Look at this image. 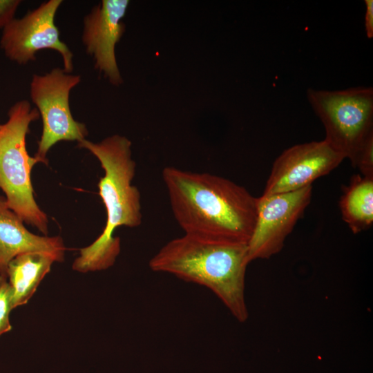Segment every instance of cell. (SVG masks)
Wrapping results in <instances>:
<instances>
[{"label":"cell","mask_w":373,"mask_h":373,"mask_svg":"<svg viewBox=\"0 0 373 373\" xmlns=\"http://www.w3.org/2000/svg\"><path fill=\"white\" fill-rule=\"evenodd\" d=\"M173 215L185 234L224 243L247 244L258 198L245 187L209 173L163 169Z\"/></svg>","instance_id":"6da1fadb"},{"label":"cell","mask_w":373,"mask_h":373,"mask_svg":"<svg viewBox=\"0 0 373 373\" xmlns=\"http://www.w3.org/2000/svg\"><path fill=\"white\" fill-rule=\"evenodd\" d=\"M247 244L224 243L184 234L166 243L149 260L151 270L209 289L239 322L249 316L245 274Z\"/></svg>","instance_id":"7a4b0ae2"},{"label":"cell","mask_w":373,"mask_h":373,"mask_svg":"<svg viewBox=\"0 0 373 373\" xmlns=\"http://www.w3.org/2000/svg\"><path fill=\"white\" fill-rule=\"evenodd\" d=\"M77 146L93 154L104 172L98 188L106 211V225L90 245L80 250L73 263L74 269L86 272L113 265L120 251L119 238L114 236L115 229L140 226L142 213L140 193L132 184L136 164L132 157L131 142L124 136L113 135L97 143L85 139Z\"/></svg>","instance_id":"3957f363"},{"label":"cell","mask_w":373,"mask_h":373,"mask_svg":"<svg viewBox=\"0 0 373 373\" xmlns=\"http://www.w3.org/2000/svg\"><path fill=\"white\" fill-rule=\"evenodd\" d=\"M39 118L36 108L26 99L8 110V120L0 128V189L8 207L26 223L46 235L47 215L37 204L31 180V171L37 164L26 149L30 124Z\"/></svg>","instance_id":"277c9868"},{"label":"cell","mask_w":373,"mask_h":373,"mask_svg":"<svg viewBox=\"0 0 373 373\" xmlns=\"http://www.w3.org/2000/svg\"><path fill=\"white\" fill-rule=\"evenodd\" d=\"M307 97L324 126V140L354 166L365 142L373 135L372 87L309 88Z\"/></svg>","instance_id":"5b68a950"},{"label":"cell","mask_w":373,"mask_h":373,"mask_svg":"<svg viewBox=\"0 0 373 373\" xmlns=\"http://www.w3.org/2000/svg\"><path fill=\"white\" fill-rule=\"evenodd\" d=\"M81 82V76L55 68L44 75L35 74L30 84L32 102L41 117L42 133L34 157L48 164L47 154L61 141L81 142L88 135L86 126L73 117L69 103L71 90Z\"/></svg>","instance_id":"8992f818"},{"label":"cell","mask_w":373,"mask_h":373,"mask_svg":"<svg viewBox=\"0 0 373 373\" xmlns=\"http://www.w3.org/2000/svg\"><path fill=\"white\" fill-rule=\"evenodd\" d=\"M61 0H49L28 11L23 17L14 19L2 31L0 46L5 55L19 64L36 59L41 50L58 52L62 58L63 69L69 73L73 70V54L59 38L55 17Z\"/></svg>","instance_id":"52a82bcc"},{"label":"cell","mask_w":373,"mask_h":373,"mask_svg":"<svg viewBox=\"0 0 373 373\" xmlns=\"http://www.w3.org/2000/svg\"><path fill=\"white\" fill-rule=\"evenodd\" d=\"M312 186L258 198L257 217L247 243L250 262L268 259L283 248L287 237L310 204Z\"/></svg>","instance_id":"ba28073f"},{"label":"cell","mask_w":373,"mask_h":373,"mask_svg":"<svg viewBox=\"0 0 373 373\" xmlns=\"http://www.w3.org/2000/svg\"><path fill=\"white\" fill-rule=\"evenodd\" d=\"M345 160L325 140L296 144L274 162L262 195L297 191L311 186Z\"/></svg>","instance_id":"9c48e42d"},{"label":"cell","mask_w":373,"mask_h":373,"mask_svg":"<svg viewBox=\"0 0 373 373\" xmlns=\"http://www.w3.org/2000/svg\"><path fill=\"white\" fill-rule=\"evenodd\" d=\"M129 1L102 0L84 18L82 42L87 54L93 57L95 68L113 85L122 78L115 57V46L125 31L122 22Z\"/></svg>","instance_id":"30bf717a"},{"label":"cell","mask_w":373,"mask_h":373,"mask_svg":"<svg viewBox=\"0 0 373 373\" xmlns=\"http://www.w3.org/2000/svg\"><path fill=\"white\" fill-rule=\"evenodd\" d=\"M65 250L61 237L40 236L29 231L0 196V276H6L8 263L19 254L46 251L64 257Z\"/></svg>","instance_id":"8fae6325"},{"label":"cell","mask_w":373,"mask_h":373,"mask_svg":"<svg viewBox=\"0 0 373 373\" xmlns=\"http://www.w3.org/2000/svg\"><path fill=\"white\" fill-rule=\"evenodd\" d=\"M63 256L46 251H30L19 254L8 263L6 276L12 290V309L26 304L54 262Z\"/></svg>","instance_id":"7c38bea8"},{"label":"cell","mask_w":373,"mask_h":373,"mask_svg":"<svg viewBox=\"0 0 373 373\" xmlns=\"http://www.w3.org/2000/svg\"><path fill=\"white\" fill-rule=\"evenodd\" d=\"M343 220L353 233L370 229L373 223V177L353 175L339 202Z\"/></svg>","instance_id":"4fadbf2b"},{"label":"cell","mask_w":373,"mask_h":373,"mask_svg":"<svg viewBox=\"0 0 373 373\" xmlns=\"http://www.w3.org/2000/svg\"><path fill=\"white\" fill-rule=\"evenodd\" d=\"M6 276H0V336L12 329L10 323L12 290Z\"/></svg>","instance_id":"5bb4252c"},{"label":"cell","mask_w":373,"mask_h":373,"mask_svg":"<svg viewBox=\"0 0 373 373\" xmlns=\"http://www.w3.org/2000/svg\"><path fill=\"white\" fill-rule=\"evenodd\" d=\"M354 167L363 176L373 177V135L370 136L361 149Z\"/></svg>","instance_id":"9a60e30c"},{"label":"cell","mask_w":373,"mask_h":373,"mask_svg":"<svg viewBox=\"0 0 373 373\" xmlns=\"http://www.w3.org/2000/svg\"><path fill=\"white\" fill-rule=\"evenodd\" d=\"M20 0H0V29H3L14 19Z\"/></svg>","instance_id":"2e32d148"},{"label":"cell","mask_w":373,"mask_h":373,"mask_svg":"<svg viewBox=\"0 0 373 373\" xmlns=\"http://www.w3.org/2000/svg\"><path fill=\"white\" fill-rule=\"evenodd\" d=\"M365 30L367 38L373 37V1L365 0Z\"/></svg>","instance_id":"e0dca14e"},{"label":"cell","mask_w":373,"mask_h":373,"mask_svg":"<svg viewBox=\"0 0 373 373\" xmlns=\"http://www.w3.org/2000/svg\"><path fill=\"white\" fill-rule=\"evenodd\" d=\"M1 124H0V128H1Z\"/></svg>","instance_id":"ac0fdd59"}]
</instances>
